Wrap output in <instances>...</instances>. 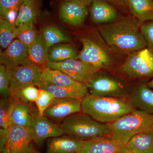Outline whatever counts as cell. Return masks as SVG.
Instances as JSON below:
<instances>
[{"label":"cell","mask_w":153,"mask_h":153,"mask_svg":"<svg viewBox=\"0 0 153 153\" xmlns=\"http://www.w3.org/2000/svg\"><path fill=\"white\" fill-rule=\"evenodd\" d=\"M134 17L120 18L117 21L100 25L98 31L107 44L120 54H130L147 47Z\"/></svg>","instance_id":"obj_1"},{"label":"cell","mask_w":153,"mask_h":153,"mask_svg":"<svg viewBox=\"0 0 153 153\" xmlns=\"http://www.w3.org/2000/svg\"><path fill=\"white\" fill-rule=\"evenodd\" d=\"M135 109L128 97L96 96L88 94L81 103L82 113L102 123H111Z\"/></svg>","instance_id":"obj_2"},{"label":"cell","mask_w":153,"mask_h":153,"mask_svg":"<svg viewBox=\"0 0 153 153\" xmlns=\"http://www.w3.org/2000/svg\"><path fill=\"white\" fill-rule=\"evenodd\" d=\"M109 126L110 133L107 136L126 145L135 135L153 132V114L135 109Z\"/></svg>","instance_id":"obj_3"},{"label":"cell","mask_w":153,"mask_h":153,"mask_svg":"<svg viewBox=\"0 0 153 153\" xmlns=\"http://www.w3.org/2000/svg\"><path fill=\"white\" fill-rule=\"evenodd\" d=\"M82 50L77 59L91 64L101 70L113 68L116 63L117 54L108 45L98 32L94 36H83L80 38Z\"/></svg>","instance_id":"obj_4"},{"label":"cell","mask_w":153,"mask_h":153,"mask_svg":"<svg viewBox=\"0 0 153 153\" xmlns=\"http://www.w3.org/2000/svg\"><path fill=\"white\" fill-rule=\"evenodd\" d=\"M60 125L65 134L79 140L106 137L110 133L109 124L97 121L82 112L69 116Z\"/></svg>","instance_id":"obj_5"},{"label":"cell","mask_w":153,"mask_h":153,"mask_svg":"<svg viewBox=\"0 0 153 153\" xmlns=\"http://www.w3.org/2000/svg\"><path fill=\"white\" fill-rule=\"evenodd\" d=\"M88 94L96 96L128 97V86L120 79L104 72H99L87 84Z\"/></svg>","instance_id":"obj_6"},{"label":"cell","mask_w":153,"mask_h":153,"mask_svg":"<svg viewBox=\"0 0 153 153\" xmlns=\"http://www.w3.org/2000/svg\"><path fill=\"white\" fill-rule=\"evenodd\" d=\"M120 69L130 78H153V52L146 47L128 54Z\"/></svg>","instance_id":"obj_7"},{"label":"cell","mask_w":153,"mask_h":153,"mask_svg":"<svg viewBox=\"0 0 153 153\" xmlns=\"http://www.w3.org/2000/svg\"><path fill=\"white\" fill-rule=\"evenodd\" d=\"M42 71L41 66L29 60L12 69L10 97L29 85H34L38 87L41 82Z\"/></svg>","instance_id":"obj_8"},{"label":"cell","mask_w":153,"mask_h":153,"mask_svg":"<svg viewBox=\"0 0 153 153\" xmlns=\"http://www.w3.org/2000/svg\"><path fill=\"white\" fill-rule=\"evenodd\" d=\"M45 67L60 70L74 80L86 85L100 71L98 68L78 59L60 62L49 61Z\"/></svg>","instance_id":"obj_9"},{"label":"cell","mask_w":153,"mask_h":153,"mask_svg":"<svg viewBox=\"0 0 153 153\" xmlns=\"http://www.w3.org/2000/svg\"><path fill=\"white\" fill-rule=\"evenodd\" d=\"M28 130L33 141L38 145H41L45 140L65 134L60 125L39 114L34 118Z\"/></svg>","instance_id":"obj_10"},{"label":"cell","mask_w":153,"mask_h":153,"mask_svg":"<svg viewBox=\"0 0 153 153\" xmlns=\"http://www.w3.org/2000/svg\"><path fill=\"white\" fill-rule=\"evenodd\" d=\"M82 99L55 98L44 115L55 122H61L69 116L82 112Z\"/></svg>","instance_id":"obj_11"},{"label":"cell","mask_w":153,"mask_h":153,"mask_svg":"<svg viewBox=\"0 0 153 153\" xmlns=\"http://www.w3.org/2000/svg\"><path fill=\"white\" fill-rule=\"evenodd\" d=\"M41 82L79 91L86 96L88 94L87 85L71 78L64 72L57 69L44 67L42 68Z\"/></svg>","instance_id":"obj_12"},{"label":"cell","mask_w":153,"mask_h":153,"mask_svg":"<svg viewBox=\"0 0 153 153\" xmlns=\"http://www.w3.org/2000/svg\"><path fill=\"white\" fill-rule=\"evenodd\" d=\"M6 147L11 153H27L33 146L28 129L22 126H10Z\"/></svg>","instance_id":"obj_13"},{"label":"cell","mask_w":153,"mask_h":153,"mask_svg":"<svg viewBox=\"0 0 153 153\" xmlns=\"http://www.w3.org/2000/svg\"><path fill=\"white\" fill-rule=\"evenodd\" d=\"M80 153H127L125 145L106 136L83 141Z\"/></svg>","instance_id":"obj_14"},{"label":"cell","mask_w":153,"mask_h":153,"mask_svg":"<svg viewBox=\"0 0 153 153\" xmlns=\"http://www.w3.org/2000/svg\"><path fill=\"white\" fill-rule=\"evenodd\" d=\"M12 99L10 112L9 117L10 126H22L28 130L32 125L33 120L38 112H35L31 103H27L14 97Z\"/></svg>","instance_id":"obj_15"},{"label":"cell","mask_w":153,"mask_h":153,"mask_svg":"<svg viewBox=\"0 0 153 153\" xmlns=\"http://www.w3.org/2000/svg\"><path fill=\"white\" fill-rule=\"evenodd\" d=\"M88 14L87 7L68 0H63L59 8L60 21L74 27L83 25Z\"/></svg>","instance_id":"obj_16"},{"label":"cell","mask_w":153,"mask_h":153,"mask_svg":"<svg viewBox=\"0 0 153 153\" xmlns=\"http://www.w3.org/2000/svg\"><path fill=\"white\" fill-rule=\"evenodd\" d=\"M29 47L16 39L1 54V64L13 69L29 60Z\"/></svg>","instance_id":"obj_17"},{"label":"cell","mask_w":153,"mask_h":153,"mask_svg":"<svg viewBox=\"0 0 153 153\" xmlns=\"http://www.w3.org/2000/svg\"><path fill=\"white\" fill-rule=\"evenodd\" d=\"M90 15L94 22L102 25L112 23L120 18L117 10L105 0H93Z\"/></svg>","instance_id":"obj_18"},{"label":"cell","mask_w":153,"mask_h":153,"mask_svg":"<svg viewBox=\"0 0 153 153\" xmlns=\"http://www.w3.org/2000/svg\"><path fill=\"white\" fill-rule=\"evenodd\" d=\"M83 141L63 135L49 139L47 141V153H80Z\"/></svg>","instance_id":"obj_19"},{"label":"cell","mask_w":153,"mask_h":153,"mask_svg":"<svg viewBox=\"0 0 153 153\" xmlns=\"http://www.w3.org/2000/svg\"><path fill=\"white\" fill-rule=\"evenodd\" d=\"M128 98L136 109L153 114V90L146 84L139 85Z\"/></svg>","instance_id":"obj_20"},{"label":"cell","mask_w":153,"mask_h":153,"mask_svg":"<svg viewBox=\"0 0 153 153\" xmlns=\"http://www.w3.org/2000/svg\"><path fill=\"white\" fill-rule=\"evenodd\" d=\"M41 0H24L15 23L16 27L25 24H36L41 14Z\"/></svg>","instance_id":"obj_21"},{"label":"cell","mask_w":153,"mask_h":153,"mask_svg":"<svg viewBox=\"0 0 153 153\" xmlns=\"http://www.w3.org/2000/svg\"><path fill=\"white\" fill-rule=\"evenodd\" d=\"M128 8L140 26L153 21V0H128Z\"/></svg>","instance_id":"obj_22"},{"label":"cell","mask_w":153,"mask_h":153,"mask_svg":"<svg viewBox=\"0 0 153 153\" xmlns=\"http://www.w3.org/2000/svg\"><path fill=\"white\" fill-rule=\"evenodd\" d=\"M125 146L127 151L131 153H153V132L134 136Z\"/></svg>","instance_id":"obj_23"},{"label":"cell","mask_w":153,"mask_h":153,"mask_svg":"<svg viewBox=\"0 0 153 153\" xmlns=\"http://www.w3.org/2000/svg\"><path fill=\"white\" fill-rule=\"evenodd\" d=\"M49 49L40 33L33 44L29 47V60L41 67H44L49 62Z\"/></svg>","instance_id":"obj_24"},{"label":"cell","mask_w":153,"mask_h":153,"mask_svg":"<svg viewBox=\"0 0 153 153\" xmlns=\"http://www.w3.org/2000/svg\"><path fill=\"white\" fill-rule=\"evenodd\" d=\"M78 54L76 48L73 45L56 44L49 49V61L60 62L71 59H77Z\"/></svg>","instance_id":"obj_25"},{"label":"cell","mask_w":153,"mask_h":153,"mask_svg":"<svg viewBox=\"0 0 153 153\" xmlns=\"http://www.w3.org/2000/svg\"><path fill=\"white\" fill-rule=\"evenodd\" d=\"M40 33L49 49L56 44L69 43L71 41V37L68 35L59 28L52 25L42 27Z\"/></svg>","instance_id":"obj_26"},{"label":"cell","mask_w":153,"mask_h":153,"mask_svg":"<svg viewBox=\"0 0 153 153\" xmlns=\"http://www.w3.org/2000/svg\"><path fill=\"white\" fill-rule=\"evenodd\" d=\"M38 88L47 91L55 98L82 99L85 96L83 94L76 91L60 87L46 82H41Z\"/></svg>","instance_id":"obj_27"},{"label":"cell","mask_w":153,"mask_h":153,"mask_svg":"<svg viewBox=\"0 0 153 153\" xmlns=\"http://www.w3.org/2000/svg\"><path fill=\"white\" fill-rule=\"evenodd\" d=\"M16 27L5 19H0V45L6 49L16 38Z\"/></svg>","instance_id":"obj_28"},{"label":"cell","mask_w":153,"mask_h":153,"mask_svg":"<svg viewBox=\"0 0 153 153\" xmlns=\"http://www.w3.org/2000/svg\"><path fill=\"white\" fill-rule=\"evenodd\" d=\"M34 23L25 24L16 27V39L30 47L36 40L38 34Z\"/></svg>","instance_id":"obj_29"},{"label":"cell","mask_w":153,"mask_h":153,"mask_svg":"<svg viewBox=\"0 0 153 153\" xmlns=\"http://www.w3.org/2000/svg\"><path fill=\"white\" fill-rule=\"evenodd\" d=\"M12 70L4 65H0V93L3 98L8 99L10 97V86Z\"/></svg>","instance_id":"obj_30"},{"label":"cell","mask_w":153,"mask_h":153,"mask_svg":"<svg viewBox=\"0 0 153 153\" xmlns=\"http://www.w3.org/2000/svg\"><path fill=\"white\" fill-rule=\"evenodd\" d=\"M39 88L34 85L26 86L21 90L17 91L13 96L20 100L27 102L32 103L35 102L39 94Z\"/></svg>","instance_id":"obj_31"},{"label":"cell","mask_w":153,"mask_h":153,"mask_svg":"<svg viewBox=\"0 0 153 153\" xmlns=\"http://www.w3.org/2000/svg\"><path fill=\"white\" fill-rule=\"evenodd\" d=\"M54 99L55 97L47 91L39 88L38 97L35 101L39 115H44L45 111Z\"/></svg>","instance_id":"obj_32"},{"label":"cell","mask_w":153,"mask_h":153,"mask_svg":"<svg viewBox=\"0 0 153 153\" xmlns=\"http://www.w3.org/2000/svg\"><path fill=\"white\" fill-rule=\"evenodd\" d=\"M12 100L11 97L1 99L0 101V127L1 128L7 129L10 126L9 117Z\"/></svg>","instance_id":"obj_33"},{"label":"cell","mask_w":153,"mask_h":153,"mask_svg":"<svg viewBox=\"0 0 153 153\" xmlns=\"http://www.w3.org/2000/svg\"><path fill=\"white\" fill-rule=\"evenodd\" d=\"M24 0H0V14L4 19L9 12L19 13L20 7Z\"/></svg>","instance_id":"obj_34"},{"label":"cell","mask_w":153,"mask_h":153,"mask_svg":"<svg viewBox=\"0 0 153 153\" xmlns=\"http://www.w3.org/2000/svg\"><path fill=\"white\" fill-rule=\"evenodd\" d=\"M140 31L146 42L147 47L153 52V21L146 22L142 25Z\"/></svg>","instance_id":"obj_35"},{"label":"cell","mask_w":153,"mask_h":153,"mask_svg":"<svg viewBox=\"0 0 153 153\" xmlns=\"http://www.w3.org/2000/svg\"><path fill=\"white\" fill-rule=\"evenodd\" d=\"M8 133V129H0V152L2 151L6 147Z\"/></svg>","instance_id":"obj_36"},{"label":"cell","mask_w":153,"mask_h":153,"mask_svg":"<svg viewBox=\"0 0 153 153\" xmlns=\"http://www.w3.org/2000/svg\"><path fill=\"white\" fill-rule=\"evenodd\" d=\"M117 5L128 8V0H110ZM129 9V8H128Z\"/></svg>","instance_id":"obj_37"},{"label":"cell","mask_w":153,"mask_h":153,"mask_svg":"<svg viewBox=\"0 0 153 153\" xmlns=\"http://www.w3.org/2000/svg\"><path fill=\"white\" fill-rule=\"evenodd\" d=\"M68 1L78 3V4L82 5L88 7L91 4V3L92 2L93 0H68Z\"/></svg>","instance_id":"obj_38"},{"label":"cell","mask_w":153,"mask_h":153,"mask_svg":"<svg viewBox=\"0 0 153 153\" xmlns=\"http://www.w3.org/2000/svg\"><path fill=\"white\" fill-rule=\"evenodd\" d=\"M27 153H41V152H39V151L36 150L35 148H34V146H33V147L31 148L30 149L29 152H28Z\"/></svg>","instance_id":"obj_39"},{"label":"cell","mask_w":153,"mask_h":153,"mask_svg":"<svg viewBox=\"0 0 153 153\" xmlns=\"http://www.w3.org/2000/svg\"><path fill=\"white\" fill-rule=\"evenodd\" d=\"M146 85L149 88L153 89V78L149 82H148L146 83Z\"/></svg>","instance_id":"obj_40"},{"label":"cell","mask_w":153,"mask_h":153,"mask_svg":"<svg viewBox=\"0 0 153 153\" xmlns=\"http://www.w3.org/2000/svg\"><path fill=\"white\" fill-rule=\"evenodd\" d=\"M1 153H11L9 151V150L7 149V147H5L4 149L2 151H1Z\"/></svg>","instance_id":"obj_41"},{"label":"cell","mask_w":153,"mask_h":153,"mask_svg":"<svg viewBox=\"0 0 153 153\" xmlns=\"http://www.w3.org/2000/svg\"><path fill=\"white\" fill-rule=\"evenodd\" d=\"M127 153H131L130 152H128V151H127Z\"/></svg>","instance_id":"obj_42"}]
</instances>
